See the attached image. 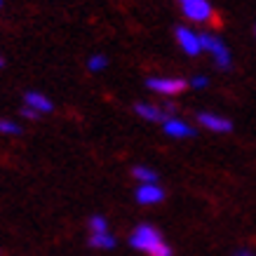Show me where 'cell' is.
<instances>
[{"label": "cell", "mask_w": 256, "mask_h": 256, "mask_svg": "<svg viewBox=\"0 0 256 256\" xmlns=\"http://www.w3.org/2000/svg\"><path fill=\"white\" fill-rule=\"evenodd\" d=\"M162 242H164L162 233L150 224L136 226V228L132 230V235H130V244H132L134 249H139V252H148V254H150L158 244H162Z\"/></svg>", "instance_id": "obj_1"}, {"label": "cell", "mask_w": 256, "mask_h": 256, "mask_svg": "<svg viewBox=\"0 0 256 256\" xmlns=\"http://www.w3.org/2000/svg\"><path fill=\"white\" fill-rule=\"evenodd\" d=\"M202 40V50L204 52H210L212 59H214V64H216L218 68H230V64H233V59H230V50L226 47V42L221 38H216V36H212V33H202L200 36Z\"/></svg>", "instance_id": "obj_2"}, {"label": "cell", "mask_w": 256, "mask_h": 256, "mask_svg": "<svg viewBox=\"0 0 256 256\" xmlns=\"http://www.w3.org/2000/svg\"><path fill=\"white\" fill-rule=\"evenodd\" d=\"M134 110L139 113L141 118H146V120H153V122H170L172 118H174V104H160V106H153V104H136L134 106Z\"/></svg>", "instance_id": "obj_3"}, {"label": "cell", "mask_w": 256, "mask_h": 256, "mask_svg": "<svg viewBox=\"0 0 256 256\" xmlns=\"http://www.w3.org/2000/svg\"><path fill=\"white\" fill-rule=\"evenodd\" d=\"M178 5L184 10V14L190 19V22H198V24H204L212 19V5L207 0H178Z\"/></svg>", "instance_id": "obj_4"}, {"label": "cell", "mask_w": 256, "mask_h": 256, "mask_svg": "<svg viewBox=\"0 0 256 256\" xmlns=\"http://www.w3.org/2000/svg\"><path fill=\"white\" fill-rule=\"evenodd\" d=\"M176 42L181 45V50H184L188 56H198L202 52L200 36H198L193 28H188V26H178L176 28Z\"/></svg>", "instance_id": "obj_5"}, {"label": "cell", "mask_w": 256, "mask_h": 256, "mask_svg": "<svg viewBox=\"0 0 256 256\" xmlns=\"http://www.w3.org/2000/svg\"><path fill=\"white\" fill-rule=\"evenodd\" d=\"M146 87L148 90H153V92H158V94L170 96V94L184 92V90H186V82H184L181 78H148Z\"/></svg>", "instance_id": "obj_6"}, {"label": "cell", "mask_w": 256, "mask_h": 256, "mask_svg": "<svg viewBox=\"0 0 256 256\" xmlns=\"http://www.w3.org/2000/svg\"><path fill=\"white\" fill-rule=\"evenodd\" d=\"M198 122L204 127V130H210V132H218V134H226L233 130V122L228 120V118H221V116H214V113H198Z\"/></svg>", "instance_id": "obj_7"}, {"label": "cell", "mask_w": 256, "mask_h": 256, "mask_svg": "<svg viewBox=\"0 0 256 256\" xmlns=\"http://www.w3.org/2000/svg\"><path fill=\"white\" fill-rule=\"evenodd\" d=\"M134 198H136V202H141V204H158V202L164 200V190L158 186V184H141V186L136 188Z\"/></svg>", "instance_id": "obj_8"}, {"label": "cell", "mask_w": 256, "mask_h": 256, "mask_svg": "<svg viewBox=\"0 0 256 256\" xmlns=\"http://www.w3.org/2000/svg\"><path fill=\"white\" fill-rule=\"evenodd\" d=\"M162 130L172 139H190V136H195V127H190L186 120H178V118H172L170 122H164Z\"/></svg>", "instance_id": "obj_9"}, {"label": "cell", "mask_w": 256, "mask_h": 256, "mask_svg": "<svg viewBox=\"0 0 256 256\" xmlns=\"http://www.w3.org/2000/svg\"><path fill=\"white\" fill-rule=\"evenodd\" d=\"M24 104L28 106V108L33 110H38V113H52V101L47 99L45 94H40V92H26L24 94Z\"/></svg>", "instance_id": "obj_10"}, {"label": "cell", "mask_w": 256, "mask_h": 256, "mask_svg": "<svg viewBox=\"0 0 256 256\" xmlns=\"http://www.w3.org/2000/svg\"><path fill=\"white\" fill-rule=\"evenodd\" d=\"M90 247H94V249H113L116 247V238H113L110 233L92 235V238H90Z\"/></svg>", "instance_id": "obj_11"}, {"label": "cell", "mask_w": 256, "mask_h": 256, "mask_svg": "<svg viewBox=\"0 0 256 256\" xmlns=\"http://www.w3.org/2000/svg\"><path fill=\"white\" fill-rule=\"evenodd\" d=\"M132 176L139 178L141 184H158V172L150 170V167H134Z\"/></svg>", "instance_id": "obj_12"}, {"label": "cell", "mask_w": 256, "mask_h": 256, "mask_svg": "<svg viewBox=\"0 0 256 256\" xmlns=\"http://www.w3.org/2000/svg\"><path fill=\"white\" fill-rule=\"evenodd\" d=\"M90 230H92V235L108 233V221L101 216V214H94V216L90 218Z\"/></svg>", "instance_id": "obj_13"}, {"label": "cell", "mask_w": 256, "mask_h": 256, "mask_svg": "<svg viewBox=\"0 0 256 256\" xmlns=\"http://www.w3.org/2000/svg\"><path fill=\"white\" fill-rule=\"evenodd\" d=\"M106 66H108V59L104 54H94L87 59V68L92 70V73H99V70H104Z\"/></svg>", "instance_id": "obj_14"}, {"label": "cell", "mask_w": 256, "mask_h": 256, "mask_svg": "<svg viewBox=\"0 0 256 256\" xmlns=\"http://www.w3.org/2000/svg\"><path fill=\"white\" fill-rule=\"evenodd\" d=\"M0 134H22V127L14 124L12 120H2L0 118Z\"/></svg>", "instance_id": "obj_15"}, {"label": "cell", "mask_w": 256, "mask_h": 256, "mask_svg": "<svg viewBox=\"0 0 256 256\" xmlns=\"http://www.w3.org/2000/svg\"><path fill=\"white\" fill-rule=\"evenodd\" d=\"M207 85H210V78H207V76H193V78H190V87H195V90H204Z\"/></svg>", "instance_id": "obj_16"}, {"label": "cell", "mask_w": 256, "mask_h": 256, "mask_svg": "<svg viewBox=\"0 0 256 256\" xmlns=\"http://www.w3.org/2000/svg\"><path fill=\"white\" fill-rule=\"evenodd\" d=\"M150 256H172V249H170V244H158L153 252H150Z\"/></svg>", "instance_id": "obj_17"}, {"label": "cell", "mask_w": 256, "mask_h": 256, "mask_svg": "<svg viewBox=\"0 0 256 256\" xmlns=\"http://www.w3.org/2000/svg\"><path fill=\"white\" fill-rule=\"evenodd\" d=\"M19 113H22V118H26V120H38V118H40V113H38V110L28 108V106H24V108L19 110Z\"/></svg>", "instance_id": "obj_18"}, {"label": "cell", "mask_w": 256, "mask_h": 256, "mask_svg": "<svg viewBox=\"0 0 256 256\" xmlns=\"http://www.w3.org/2000/svg\"><path fill=\"white\" fill-rule=\"evenodd\" d=\"M233 256H254V254H252V252H247V249H238Z\"/></svg>", "instance_id": "obj_19"}, {"label": "cell", "mask_w": 256, "mask_h": 256, "mask_svg": "<svg viewBox=\"0 0 256 256\" xmlns=\"http://www.w3.org/2000/svg\"><path fill=\"white\" fill-rule=\"evenodd\" d=\"M0 66H2V59H0Z\"/></svg>", "instance_id": "obj_20"}, {"label": "cell", "mask_w": 256, "mask_h": 256, "mask_svg": "<svg viewBox=\"0 0 256 256\" xmlns=\"http://www.w3.org/2000/svg\"><path fill=\"white\" fill-rule=\"evenodd\" d=\"M0 5H2V0H0Z\"/></svg>", "instance_id": "obj_21"}]
</instances>
